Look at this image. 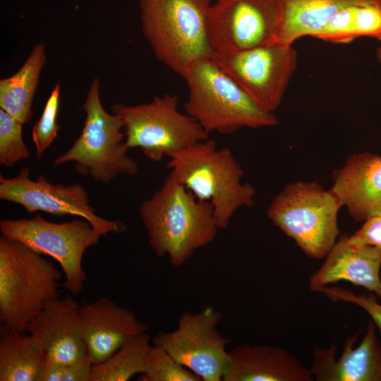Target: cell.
I'll return each instance as SVG.
<instances>
[{
	"label": "cell",
	"mask_w": 381,
	"mask_h": 381,
	"mask_svg": "<svg viewBox=\"0 0 381 381\" xmlns=\"http://www.w3.org/2000/svg\"><path fill=\"white\" fill-rule=\"evenodd\" d=\"M310 369L286 350L243 344L229 351L223 381H312Z\"/></svg>",
	"instance_id": "19"
},
{
	"label": "cell",
	"mask_w": 381,
	"mask_h": 381,
	"mask_svg": "<svg viewBox=\"0 0 381 381\" xmlns=\"http://www.w3.org/2000/svg\"><path fill=\"white\" fill-rule=\"evenodd\" d=\"M61 271L21 242L0 237L1 327L27 332L31 320L59 297Z\"/></svg>",
	"instance_id": "5"
},
{
	"label": "cell",
	"mask_w": 381,
	"mask_h": 381,
	"mask_svg": "<svg viewBox=\"0 0 381 381\" xmlns=\"http://www.w3.org/2000/svg\"><path fill=\"white\" fill-rule=\"evenodd\" d=\"M152 346L147 332L135 336L105 361L93 364L90 381H127L144 373Z\"/></svg>",
	"instance_id": "23"
},
{
	"label": "cell",
	"mask_w": 381,
	"mask_h": 381,
	"mask_svg": "<svg viewBox=\"0 0 381 381\" xmlns=\"http://www.w3.org/2000/svg\"><path fill=\"white\" fill-rule=\"evenodd\" d=\"M178 105L176 95L164 94L146 104H116L112 113L123 123L128 148L138 147L147 158L158 162L210 138L193 117L179 111Z\"/></svg>",
	"instance_id": "8"
},
{
	"label": "cell",
	"mask_w": 381,
	"mask_h": 381,
	"mask_svg": "<svg viewBox=\"0 0 381 381\" xmlns=\"http://www.w3.org/2000/svg\"><path fill=\"white\" fill-rule=\"evenodd\" d=\"M149 243L158 257L180 267L214 239L219 227L212 204L200 200L170 174L140 207Z\"/></svg>",
	"instance_id": "1"
},
{
	"label": "cell",
	"mask_w": 381,
	"mask_h": 381,
	"mask_svg": "<svg viewBox=\"0 0 381 381\" xmlns=\"http://www.w3.org/2000/svg\"><path fill=\"white\" fill-rule=\"evenodd\" d=\"M215 1H217V0H215Z\"/></svg>",
	"instance_id": "33"
},
{
	"label": "cell",
	"mask_w": 381,
	"mask_h": 381,
	"mask_svg": "<svg viewBox=\"0 0 381 381\" xmlns=\"http://www.w3.org/2000/svg\"><path fill=\"white\" fill-rule=\"evenodd\" d=\"M0 381H39L46 354L27 332L0 328Z\"/></svg>",
	"instance_id": "20"
},
{
	"label": "cell",
	"mask_w": 381,
	"mask_h": 381,
	"mask_svg": "<svg viewBox=\"0 0 381 381\" xmlns=\"http://www.w3.org/2000/svg\"><path fill=\"white\" fill-rule=\"evenodd\" d=\"M316 291L325 295L331 301L349 302L362 308L370 316L381 332V304L377 302L375 294L357 295L350 290L339 286H327L321 287Z\"/></svg>",
	"instance_id": "29"
},
{
	"label": "cell",
	"mask_w": 381,
	"mask_h": 381,
	"mask_svg": "<svg viewBox=\"0 0 381 381\" xmlns=\"http://www.w3.org/2000/svg\"><path fill=\"white\" fill-rule=\"evenodd\" d=\"M169 158V174L198 200L212 204L219 229H226L240 207L253 205L255 190L241 182L243 171L229 147L217 149L209 138Z\"/></svg>",
	"instance_id": "3"
},
{
	"label": "cell",
	"mask_w": 381,
	"mask_h": 381,
	"mask_svg": "<svg viewBox=\"0 0 381 381\" xmlns=\"http://www.w3.org/2000/svg\"><path fill=\"white\" fill-rule=\"evenodd\" d=\"M92 365L87 356L69 363H56L52 377L54 381H90Z\"/></svg>",
	"instance_id": "30"
},
{
	"label": "cell",
	"mask_w": 381,
	"mask_h": 381,
	"mask_svg": "<svg viewBox=\"0 0 381 381\" xmlns=\"http://www.w3.org/2000/svg\"><path fill=\"white\" fill-rule=\"evenodd\" d=\"M381 0H284V14L277 44L292 45L314 37L338 12L353 4Z\"/></svg>",
	"instance_id": "21"
},
{
	"label": "cell",
	"mask_w": 381,
	"mask_h": 381,
	"mask_svg": "<svg viewBox=\"0 0 381 381\" xmlns=\"http://www.w3.org/2000/svg\"><path fill=\"white\" fill-rule=\"evenodd\" d=\"M331 191L356 222L381 215V156L356 154L332 174Z\"/></svg>",
	"instance_id": "17"
},
{
	"label": "cell",
	"mask_w": 381,
	"mask_h": 381,
	"mask_svg": "<svg viewBox=\"0 0 381 381\" xmlns=\"http://www.w3.org/2000/svg\"><path fill=\"white\" fill-rule=\"evenodd\" d=\"M80 307L69 293L48 302L28 325L27 333L39 341L46 360L66 364L87 356Z\"/></svg>",
	"instance_id": "14"
},
{
	"label": "cell",
	"mask_w": 381,
	"mask_h": 381,
	"mask_svg": "<svg viewBox=\"0 0 381 381\" xmlns=\"http://www.w3.org/2000/svg\"><path fill=\"white\" fill-rule=\"evenodd\" d=\"M183 78L188 87L186 114L208 134H231L242 128L279 123L274 114L262 110L212 57L195 61Z\"/></svg>",
	"instance_id": "4"
},
{
	"label": "cell",
	"mask_w": 381,
	"mask_h": 381,
	"mask_svg": "<svg viewBox=\"0 0 381 381\" xmlns=\"http://www.w3.org/2000/svg\"><path fill=\"white\" fill-rule=\"evenodd\" d=\"M142 381H202L191 370L179 363L164 349L152 344Z\"/></svg>",
	"instance_id": "24"
},
{
	"label": "cell",
	"mask_w": 381,
	"mask_h": 381,
	"mask_svg": "<svg viewBox=\"0 0 381 381\" xmlns=\"http://www.w3.org/2000/svg\"><path fill=\"white\" fill-rule=\"evenodd\" d=\"M0 199L19 204L28 213L42 211L56 216L83 218L102 236L126 230L123 222L98 216L90 205L88 192L80 183H52L44 175L34 181L30 179L27 167L12 178L0 175Z\"/></svg>",
	"instance_id": "13"
},
{
	"label": "cell",
	"mask_w": 381,
	"mask_h": 381,
	"mask_svg": "<svg viewBox=\"0 0 381 381\" xmlns=\"http://www.w3.org/2000/svg\"><path fill=\"white\" fill-rule=\"evenodd\" d=\"M377 55L378 60L381 64V48L377 49Z\"/></svg>",
	"instance_id": "32"
},
{
	"label": "cell",
	"mask_w": 381,
	"mask_h": 381,
	"mask_svg": "<svg viewBox=\"0 0 381 381\" xmlns=\"http://www.w3.org/2000/svg\"><path fill=\"white\" fill-rule=\"evenodd\" d=\"M335 195L316 182L289 183L272 201L267 215L308 257L322 259L339 234Z\"/></svg>",
	"instance_id": "7"
},
{
	"label": "cell",
	"mask_w": 381,
	"mask_h": 381,
	"mask_svg": "<svg viewBox=\"0 0 381 381\" xmlns=\"http://www.w3.org/2000/svg\"><path fill=\"white\" fill-rule=\"evenodd\" d=\"M0 231L56 260L65 275L63 286L72 295L83 290L86 280L83 268L85 251L97 244L102 236L83 218L76 217L69 222L55 223L38 213L30 219H1Z\"/></svg>",
	"instance_id": "9"
},
{
	"label": "cell",
	"mask_w": 381,
	"mask_h": 381,
	"mask_svg": "<svg viewBox=\"0 0 381 381\" xmlns=\"http://www.w3.org/2000/svg\"><path fill=\"white\" fill-rule=\"evenodd\" d=\"M82 331L87 356L93 364L105 361L149 327L131 310L100 297L80 307Z\"/></svg>",
	"instance_id": "15"
},
{
	"label": "cell",
	"mask_w": 381,
	"mask_h": 381,
	"mask_svg": "<svg viewBox=\"0 0 381 381\" xmlns=\"http://www.w3.org/2000/svg\"><path fill=\"white\" fill-rule=\"evenodd\" d=\"M297 58L292 45L279 44L212 56L216 64L269 113L280 105L296 70Z\"/></svg>",
	"instance_id": "12"
},
{
	"label": "cell",
	"mask_w": 381,
	"mask_h": 381,
	"mask_svg": "<svg viewBox=\"0 0 381 381\" xmlns=\"http://www.w3.org/2000/svg\"><path fill=\"white\" fill-rule=\"evenodd\" d=\"M23 124L0 109V164L10 167L27 159L30 152L23 138Z\"/></svg>",
	"instance_id": "25"
},
{
	"label": "cell",
	"mask_w": 381,
	"mask_h": 381,
	"mask_svg": "<svg viewBox=\"0 0 381 381\" xmlns=\"http://www.w3.org/2000/svg\"><path fill=\"white\" fill-rule=\"evenodd\" d=\"M350 243L373 246L381 248V215L370 217L353 235L348 236Z\"/></svg>",
	"instance_id": "31"
},
{
	"label": "cell",
	"mask_w": 381,
	"mask_h": 381,
	"mask_svg": "<svg viewBox=\"0 0 381 381\" xmlns=\"http://www.w3.org/2000/svg\"><path fill=\"white\" fill-rule=\"evenodd\" d=\"M221 313L211 305L200 312L183 311L177 328L160 332L152 339L202 381H221L229 360L230 341L217 329Z\"/></svg>",
	"instance_id": "11"
},
{
	"label": "cell",
	"mask_w": 381,
	"mask_h": 381,
	"mask_svg": "<svg viewBox=\"0 0 381 381\" xmlns=\"http://www.w3.org/2000/svg\"><path fill=\"white\" fill-rule=\"evenodd\" d=\"M100 82L92 81L80 109L85 121L79 137L63 155L54 160L55 167L73 162L76 171L95 181L108 183L119 175L133 176L138 171L137 162L128 155L122 120L102 107Z\"/></svg>",
	"instance_id": "6"
},
{
	"label": "cell",
	"mask_w": 381,
	"mask_h": 381,
	"mask_svg": "<svg viewBox=\"0 0 381 381\" xmlns=\"http://www.w3.org/2000/svg\"><path fill=\"white\" fill-rule=\"evenodd\" d=\"M212 0H138L145 38L156 58L184 77L195 61L212 58Z\"/></svg>",
	"instance_id": "2"
},
{
	"label": "cell",
	"mask_w": 381,
	"mask_h": 381,
	"mask_svg": "<svg viewBox=\"0 0 381 381\" xmlns=\"http://www.w3.org/2000/svg\"><path fill=\"white\" fill-rule=\"evenodd\" d=\"M359 332L349 337L337 359L336 346L315 347L311 373L317 381H381V344L375 325L369 321L361 343L353 348Z\"/></svg>",
	"instance_id": "16"
},
{
	"label": "cell",
	"mask_w": 381,
	"mask_h": 381,
	"mask_svg": "<svg viewBox=\"0 0 381 381\" xmlns=\"http://www.w3.org/2000/svg\"><path fill=\"white\" fill-rule=\"evenodd\" d=\"M320 267L310 277L309 287L318 289L341 280L361 286L381 299V248L350 243L344 234L336 241Z\"/></svg>",
	"instance_id": "18"
},
{
	"label": "cell",
	"mask_w": 381,
	"mask_h": 381,
	"mask_svg": "<svg viewBox=\"0 0 381 381\" xmlns=\"http://www.w3.org/2000/svg\"><path fill=\"white\" fill-rule=\"evenodd\" d=\"M353 30L356 39L368 37L381 40V1L355 6Z\"/></svg>",
	"instance_id": "27"
},
{
	"label": "cell",
	"mask_w": 381,
	"mask_h": 381,
	"mask_svg": "<svg viewBox=\"0 0 381 381\" xmlns=\"http://www.w3.org/2000/svg\"><path fill=\"white\" fill-rule=\"evenodd\" d=\"M356 5L338 12L313 37L334 44H348L354 40L353 15Z\"/></svg>",
	"instance_id": "28"
},
{
	"label": "cell",
	"mask_w": 381,
	"mask_h": 381,
	"mask_svg": "<svg viewBox=\"0 0 381 381\" xmlns=\"http://www.w3.org/2000/svg\"><path fill=\"white\" fill-rule=\"evenodd\" d=\"M284 14V0H217L208 20L214 54L277 44Z\"/></svg>",
	"instance_id": "10"
},
{
	"label": "cell",
	"mask_w": 381,
	"mask_h": 381,
	"mask_svg": "<svg viewBox=\"0 0 381 381\" xmlns=\"http://www.w3.org/2000/svg\"><path fill=\"white\" fill-rule=\"evenodd\" d=\"M46 61L44 45L38 43L13 75L0 80V107L23 125L32 119V101Z\"/></svg>",
	"instance_id": "22"
},
{
	"label": "cell",
	"mask_w": 381,
	"mask_h": 381,
	"mask_svg": "<svg viewBox=\"0 0 381 381\" xmlns=\"http://www.w3.org/2000/svg\"><path fill=\"white\" fill-rule=\"evenodd\" d=\"M60 84L56 83L47 100L40 118L32 129V138L38 158H41L44 151L50 147L60 128L56 121L60 103Z\"/></svg>",
	"instance_id": "26"
}]
</instances>
